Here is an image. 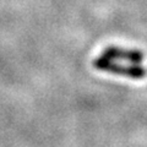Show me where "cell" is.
<instances>
[{"label":"cell","mask_w":147,"mask_h":147,"mask_svg":"<svg viewBox=\"0 0 147 147\" xmlns=\"http://www.w3.org/2000/svg\"><path fill=\"white\" fill-rule=\"evenodd\" d=\"M94 66L98 70L108 71L112 74H117V75L126 76L134 80H141L147 75L146 69L137 65V64H132V65H121V64L113 63L110 59L102 57L94 60Z\"/></svg>","instance_id":"obj_1"},{"label":"cell","mask_w":147,"mask_h":147,"mask_svg":"<svg viewBox=\"0 0 147 147\" xmlns=\"http://www.w3.org/2000/svg\"><path fill=\"white\" fill-rule=\"evenodd\" d=\"M103 57L108 59H121V60L130 61L132 64H140L144 60V54L140 50L123 49V48H117V47L107 48L103 52Z\"/></svg>","instance_id":"obj_2"}]
</instances>
